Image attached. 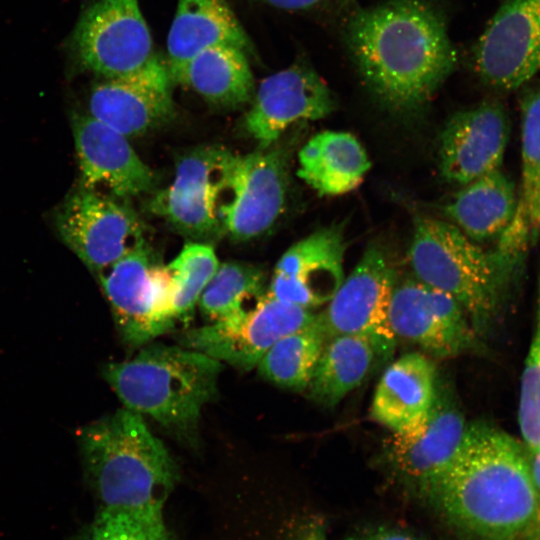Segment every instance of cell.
<instances>
[{"instance_id": "cell-32", "label": "cell", "mask_w": 540, "mask_h": 540, "mask_svg": "<svg viewBox=\"0 0 540 540\" xmlns=\"http://www.w3.org/2000/svg\"><path fill=\"white\" fill-rule=\"evenodd\" d=\"M86 540H173V537L156 534L124 518L99 511Z\"/></svg>"}, {"instance_id": "cell-25", "label": "cell", "mask_w": 540, "mask_h": 540, "mask_svg": "<svg viewBox=\"0 0 540 540\" xmlns=\"http://www.w3.org/2000/svg\"><path fill=\"white\" fill-rule=\"evenodd\" d=\"M298 176L322 196H337L357 188L370 160L357 138L343 131H322L298 152Z\"/></svg>"}, {"instance_id": "cell-23", "label": "cell", "mask_w": 540, "mask_h": 540, "mask_svg": "<svg viewBox=\"0 0 540 540\" xmlns=\"http://www.w3.org/2000/svg\"><path fill=\"white\" fill-rule=\"evenodd\" d=\"M518 198L514 182L499 168L463 185L444 212L476 243L499 239L513 223Z\"/></svg>"}, {"instance_id": "cell-7", "label": "cell", "mask_w": 540, "mask_h": 540, "mask_svg": "<svg viewBox=\"0 0 540 540\" xmlns=\"http://www.w3.org/2000/svg\"><path fill=\"white\" fill-rule=\"evenodd\" d=\"M59 238L96 275L145 244L144 225L127 203L78 185L55 209Z\"/></svg>"}, {"instance_id": "cell-20", "label": "cell", "mask_w": 540, "mask_h": 540, "mask_svg": "<svg viewBox=\"0 0 540 540\" xmlns=\"http://www.w3.org/2000/svg\"><path fill=\"white\" fill-rule=\"evenodd\" d=\"M71 120L80 185L126 200L152 188L153 172L127 137L89 114Z\"/></svg>"}, {"instance_id": "cell-15", "label": "cell", "mask_w": 540, "mask_h": 540, "mask_svg": "<svg viewBox=\"0 0 540 540\" xmlns=\"http://www.w3.org/2000/svg\"><path fill=\"white\" fill-rule=\"evenodd\" d=\"M228 153L216 146L184 153L177 161L173 182L151 199L150 211L195 239L222 234L217 199Z\"/></svg>"}, {"instance_id": "cell-27", "label": "cell", "mask_w": 540, "mask_h": 540, "mask_svg": "<svg viewBox=\"0 0 540 540\" xmlns=\"http://www.w3.org/2000/svg\"><path fill=\"white\" fill-rule=\"evenodd\" d=\"M521 192L513 223L504 233L527 244L540 233V87L521 100Z\"/></svg>"}, {"instance_id": "cell-22", "label": "cell", "mask_w": 540, "mask_h": 540, "mask_svg": "<svg viewBox=\"0 0 540 540\" xmlns=\"http://www.w3.org/2000/svg\"><path fill=\"white\" fill-rule=\"evenodd\" d=\"M231 45L246 54L253 46L227 0H178L168 38L171 78L199 52Z\"/></svg>"}, {"instance_id": "cell-35", "label": "cell", "mask_w": 540, "mask_h": 540, "mask_svg": "<svg viewBox=\"0 0 540 540\" xmlns=\"http://www.w3.org/2000/svg\"><path fill=\"white\" fill-rule=\"evenodd\" d=\"M270 6L285 10H305L325 0H259Z\"/></svg>"}, {"instance_id": "cell-29", "label": "cell", "mask_w": 540, "mask_h": 540, "mask_svg": "<svg viewBox=\"0 0 540 540\" xmlns=\"http://www.w3.org/2000/svg\"><path fill=\"white\" fill-rule=\"evenodd\" d=\"M264 283V272L253 265L219 263L199 298V308L210 322L228 319L255 304L266 293Z\"/></svg>"}, {"instance_id": "cell-30", "label": "cell", "mask_w": 540, "mask_h": 540, "mask_svg": "<svg viewBox=\"0 0 540 540\" xmlns=\"http://www.w3.org/2000/svg\"><path fill=\"white\" fill-rule=\"evenodd\" d=\"M174 284V307L177 320L185 319L215 274L219 261L212 246L189 242L166 265Z\"/></svg>"}, {"instance_id": "cell-11", "label": "cell", "mask_w": 540, "mask_h": 540, "mask_svg": "<svg viewBox=\"0 0 540 540\" xmlns=\"http://www.w3.org/2000/svg\"><path fill=\"white\" fill-rule=\"evenodd\" d=\"M472 65L499 91L517 89L540 72V0H506L475 42Z\"/></svg>"}, {"instance_id": "cell-4", "label": "cell", "mask_w": 540, "mask_h": 540, "mask_svg": "<svg viewBox=\"0 0 540 540\" xmlns=\"http://www.w3.org/2000/svg\"><path fill=\"white\" fill-rule=\"evenodd\" d=\"M521 257L483 250L453 223L416 219L409 261L416 279L453 296L478 332L498 317Z\"/></svg>"}, {"instance_id": "cell-21", "label": "cell", "mask_w": 540, "mask_h": 540, "mask_svg": "<svg viewBox=\"0 0 540 540\" xmlns=\"http://www.w3.org/2000/svg\"><path fill=\"white\" fill-rule=\"evenodd\" d=\"M394 339L344 334L328 339L307 387L310 398L334 406L361 385L393 353Z\"/></svg>"}, {"instance_id": "cell-26", "label": "cell", "mask_w": 540, "mask_h": 540, "mask_svg": "<svg viewBox=\"0 0 540 540\" xmlns=\"http://www.w3.org/2000/svg\"><path fill=\"white\" fill-rule=\"evenodd\" d=\"M172 80L222 107L241 106L254 92L246 53L231 45L212 46L199 52L172 76Z\"/></svg>"}, {"instance_id": "cell-12", "label": "cell", "mask_w": 540, "mask_h": 540, "mask_svg": "<svg viewBox=\"0 0 540 540\" xmlns=\"http://www.w3.org/2000/svg\"><path fill=\"white\" fill-rule=\"evenodd\" d=\"M389 323L395 337L412 341L438 357L457 355L478 345V332L461 304L418 279L394 285Z\"/></svg>"}, {"instance_id": "cell-28", "label": "cell", "mask_w": 540, "mask_h": 540, "mask_svg": "<svg viewBox=\"0 0 540 540\" xmlns=\"http://www.w3.org/2000/svg\"><path fill=\"white\" fill-rule=\"evenodd\" d=\"M327 339L315 321L278 340L260 359V374L292 390L307 389Z\"/></svg>"}, {"instance_id": "cell-1", "label": "cell", "mask_w": 540, "mask_h": 540, "mask_svg": "<svg viewBox=\"0 0 540 540\" xmlns=\"http://www.w3.org/2000/svg\"><path fill=\"white\" fill-rule=\"evenodd\" d=\"M424 499L458 540H540V497L524 445L490 424L467 426Z\"/></svg>"}, {"instance_id": "cell-8", "label": "cell", "mask_w": 540, "mask_h": 540, "mask_svg": "<svg viewBox=\"0 0 540 540\" xmlns=\"http://www.w3.org/2000/svg\"><path fill=\"white\" fill-rule=\"evenodd\" d=\"M97 276L126 344L141 346L173 328L172 275L167 266L152 261L146 243Z\"/></svg>"}, {"instance_id": "cell-19", "label": "cell", "mask_w": 540, "mask_h": 540, "mask_svg": "<svg viewBox=\"0 0 540 540\" xmlns=\"http://www.w3.org/2000/svg\"><path fill=\"white\" fill-rule=\"evenodd\" d=\"M345 249L341 226L311 233L280 257L267 293L307 309L328 303L344 280Z\"/></svg>"}, {"instance_id": "cell-14", "label": "cell", "mask_w": 540, "mask_h": 540, "mask_svg": "<svg viewBox=\"0 0 540 540\" xmlns=\"http://www.w3.org/2000/svg\"><path fill=\"white\" fill-rule=\"evenodd\" d=\"M327 83L306 60H298L261 81L244 127L266 149L299 121L319 120L335 109Z\"/></svg>"}, {"instance_id": "cell-33", "label": "cell", "mask_w": 540, "mask_h": 540, "mask_svg": "<svg viewBox=\"0 0 540 540\" xmlns=\"http://www.w3.org/2000/svg\"><path fill=\"white\" fill-rule=\"evenodd\" d=\"M351 540H420L406 530L381 526L372 528Z\"/></svg>"}, {"instance_id": "cell-3", "label": "cell", "mask_w": 540, "mask_h": 540, "mask_svg": "<svg viewBox=\"0 0 540 540\" xmlns=\"http://www.w3.org/2000/svg\"><path fill=\"white\" fill-rule=\"evenodd\" d=\"M78 443L100 512L171 535L164 505L177 467L140 414L124 407L104 416L78 431Z\"/></svg>"}, {"instance_id": "cell-24", "label": "cell", "mask_w": 540, "mask_h": 540, "mask_svg": "<svg viewBox=\"0 0 540 540\" xmlns=\"http://www.w3.org/2000/svg\"><path fill=\"white\" fill-rule=\"evenodd\" d=\"M437 393L434 365L422 354H405L391 363L380 378L371 417L396 431L426 413Z\"/></svg>"}, {"instance_id": "cell-13", "label": "cell", "mask_w": 540, "mask_h": 540, "mask_svg": "<svg viewBox=\"0 0 540 540\" xmlns=\"http://www.w3.org/2000/svg\"><path fill=\"white\" fill-rule=\"evenodd\" d=\"M467 426L456 405L437 393L426 413L393 431L386 448L392 470L424 498L456 454Z\"/></svg>"}, {"instance_id": "cell-31", "label": "cell", "mask_w": 540, "mask_h": 540, "mask_svg": "<svg viewBox=\"0 0 540 540\" xmlns=\"http://www.w3.org/2000/svg\"><path fill=\"white\" fill-rule=\"evenodd\" d=\"M518 422L527 454L540 449V276L535 324L521 376Z\"/></svg>"}, {"instance_id": "cell-6", "label": "cell", "mask_w": 540, "mask_h": 540, "mask_svg": "<svg viewBox=\"0 0 540 540\" xmlns=\"http://www.w3.org/2000/svg\"><path fill=\"white\" fill-rule=\"evenodd\" d=\"M290 154L277 143L244 155L228 153L217 199L222 234L246 241L273 226L285 206Z\"/></svg>"}, {"instance_id": "cell-17", "label": "cell", "mask_w": 540, "mask_h": 540, "mask_svg": "<svg viewBox=\"0 0 540 540\" xmlns=\"http://www.w3.org/2000/svg\"><path fill=\"white\" fill-rule=\"evenodd\" d=\"M394 285V272L383 251L376 246L367 248L326 309L316 315L326 339L375 334L395 340L389 323Z\"/></svg>"}, {"instance_id": "cell-16", "label": "cell", "mask_w": 540, "mask_h": 540, "mask_svg": "<svg viewBox=\"0 0 540 540\" xmlns=\"http://www.w3.org/2000/svg\"><path fill=\"white\" fill-rule=\"evenodd\" d=\"M171 82L167 63L153 55L135 72L95 84L89 115L127 138L143 135L172 116Z\"/></svg>"}, {"instance_id": "cell-5", "label": "cell", "mask_w": 540, "mask_h": 540, "mask_svg": "<svg viewBox=\"0 0 540 540\" xmlns=\"http://www.w3.org/2000/svg\"><path fill=\"white\" fill-rule=\"evenodd\" d=\"M222 367L202 352L157 344L130 360L105 365L103 377L125 408L189 432L215 396Z\"/></svg>"}, {"instance_id": "cell-9", "label": "cell", "mask_w": 540, "mask_h": 540, "mask_svg": "<svg viewBox=\"0 0 540 540\" xmlns=\"http://www.w3.org/2000/svg\"><path fill=\"white\" fill-rule=\"evenodd\" d=\"M315 318L310 309L280 301L266 291L245 311L187 331L182 343L220 362L250 370L278 340L312 324Z\"/></svg>"}, {"instance_id": "cell-18", "label": "cell", "mask_w": 540, "mask_h": 540, "mask_svg": "<svg viewBox=\"0 0 540 540\" xmlns=\"http://www.w3.org/2000/svg\"><path fill=\"white\" fill-rule=\"evenodd\" d=\"M509 136V116L497 100H485L455 113L440 136L443 177L463 186L501 168Z\"/></svg>"}, {"instance_id": "cell-2", "label": "cell", "mask_w": 540, "mask_h": 540, "mask_svg": "<svg viewBox=\"0 0 540 540\" xmlns=\"http://www.w3.org/2000/svg\"><path fill=\"white\" fill-rule=\"evenodd\" d=\"M345 39L370 92L394 112L423 107L454 71L457 51L429 0H388L357 10Z\"/></svg>"}, {"instance_id": "cell-34", "label": "cell", "mask_w": 540, "mask_h": 540, "mask_svg": "<svg viewBox=\"0 0 540 540\" xmlns=\"http://www.w3.org/2000/svg\"><path fill=\"white\" fill-rule=\"evenodd\" d=\"M295 540H328V537L322 521L312 519L300 528Z\"/></svg>"}, {"instance_id": "cell-10", "label": "cell", "mask_w": 540, "mask_h": 540, "mask_svg": "<svg viewBox=\"0 0 540 540\" xmlns=\"http://www.w3.org/2000/svg\"><path fill=\"white\" fill-rule=\"evenodd\" d=\"M73 48L85 68L105 79L135 72L154 55L138 0H94L76 26Z\"/></svg>"}, {"instance_id": "cell-36", "label": "cell", "mask_w": 540, "mask_h": 540, "mask_svg": "<svg viewBox=\"0 0 540 540\" xmlns=\"http://www.w3.org/2000/svg\"><path fill=\"white\" fill-rule=\"evenodd\" d=\"M530 473L540 497V449L527 454Z\"/></svg>"}]
</instances>
